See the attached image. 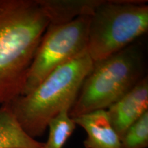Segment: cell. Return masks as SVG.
Returning a JSON list of instances; mask_svg holds the SVG:
<instances>
[{
    "mask_svg": "<svg viewBox=\"0 0 148 148\" xmlns=\"http://www.w3.org/2000/svg\"><path fill=\"white\" fill-rule=\"evenodd\" d=\"M49 24L37 0H0V106L23 93Z\"/></svg>",
    "mask_w": 148,
    "mask_h": 148,
    "instance_id": "obj_1",
    "label": "cell"
},
{
    "mask_svg": "<svg viewBox=\"0 0 148 148\" xmlns=\"http://www.w3.org/2000/svg\"><path fill=\"white\" fill-rule=\"evenodd\" d=\"M93 61L87 51L62 64L32 91L9 103L18 123L34 139L45 132L48 123L63 109L71 108Z\"/></svg>",
    "mask_w": 148,
    "mask_h": 148,
    "instance_id": "obj_2",
    "label": "cell"
},
{
    "mask_svg": "<svg viewBox=\"0 0 148 148\" xmlns=\"http://www.w3.org/2000/svg\"><path fill=\"white\" fill-rule=\"evenodd\" d=\"M144 57L139 46L131 44L103 60L93 62L69 111L71 118L106 110L143 78Z\"/></svg>",
    "mask_w": 148,
    "mask_h": 148,
    "instance_id": "obj_3",
    "label": "cell"
},
{
    "mask_svg": "<svg viewBox=\"0 0 148 148\" xmlns=\"http://www.w3.org/2000/svg\"><path fill=\"white\" fill-rule=\"evenodd\" d=\"M141 0H102L89 18L88 54L93 62L113 55L147 32L148 5Z\"/></svg>",
    "mask_w": 148,
    "mask_h": 148,
    "instance_id": "obj_4",
    "label": "cell"
},
{
    "mask_svg": "<svg viewBox=\"0 0 148 148\" xmlns=\"http://www.w3.org/2000/svg\"><path fill=\"white\" fill-rule=\"evenodd\" d=\"M90 16L60 25L49 24L37 48L21 95L36 87L51 72L87 49Z\"/></svg>",
    "mask_w": 148,
    "mask_h": 148,
    "instance_id": "obj_5",
    "label": "cell"
},
{
    "mask_svg": "<svg viewBox=\"0 0 148 148\" xmlns=\"http://www.w3.org/2000/svg\"><path fill=\"white\" fill-rule=\"evenodd\" d=\"M148 111V79L143 77L106 110L111 125L121 138L127 128Z\"/></svg>",
    "mask_w": 148,
    "mask_h": 148,
    "instance_id": "obj_6",
    "label": "cell"
},
{
    "mask_svg": "<svg viewBox=\"0 0 148 148\" xmlns=\"http://www.w3.org/2000/svg\"><path fill=\"white\" fill-rule=\"evenodd\" d=\"M87 134L85 148H121L119 135L111 125L105 110H99L72 118Z\"/></svg>",
    "mask_w": 148,
    "mask_h": 148,
    "instance_id": "obj_7",
    "label": "cell"
},
{
    "mask_svg": "<svg viewBox=\"0 0 148 148\" xmlns=\"http://www.w3.org/2000/svg\"><path fill=\"white\" fill-rule=\"evenodd\" d=\"M51 25L69 23L77 17L90 16L102 0H37Z\"/></svg>",
    "mask_w": 148,
    "mask_h": 148,
    "instance_id": "obj_8",
    "label": "cell"
},
{
    "mask_svg": "<svg viewBox=\"0 0 148 148\" xmlns=\"http://www.w3.org/2000/svg\"><path fill=\"white\" fill-rule=\"evenodd\" d=\"M45 143L28 136L9 103L0 106V148H44Z\"/></svg>",
    "mask_w": 148,
    "mask_h": 148,
    "instance_id": "obj_9",
    "label": "cell"
},
{
    "mask_svg": "<svg viewBox=\"0 0 148 148\" xmlns=\"http://www.w3.org/2000/svg\"><path fill=\"white\" fill-rule=\"evenodd\" d=\"M69 111L68 108L63 109L49 121V136L44 148H62L74 132L76 124Z\"/></svg>",
    "mask_w": 148,
    "mask_h": 148,
    "instance_id": "obj_10",
    "label": "cell"
},
{
    "mask_svg": "<svg viewBox=\"0 0 148 148\" xmlns=\"http://www.w3.org/2000/svg\"><path fill=\"white\" fill-rule=\"evenodd\" d=\"M121 140V148L148 147V111L130 126Z\"/></svg>",
    "mask_w": 148,
    "mask_h": 148,
    "instance_id": "obj_11",
    "label": "cell"
}]
</instances>
